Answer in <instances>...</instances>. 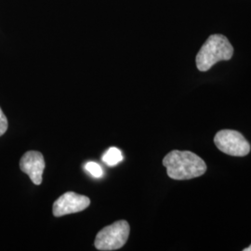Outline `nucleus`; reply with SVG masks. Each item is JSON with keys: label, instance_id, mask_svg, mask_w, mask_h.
I'll list each match as a JSON object with an SVG mask.
<instances>
[{"label": "nucleus", "instance_id": "39448f33", "mask_svg": "<svg viewBox=\"0 0 251 251\" xmlns=\"http://www.w3.org/2000/svg\"><path fill=\"white\" fill-rule=\"evenodd\" d=\"M90 204V198L74 192H67L54 202L53 215L55 217H62L77 213L86 209Z\"/></svg>", "mask_w": 251, "mask_h": 251}, {"label": "nucleus", "instance_id": "9d476101", "mask_svg": "<svg viewBox=\"0 0 251 251\" xmlns=\"http://www.w3.org/2000/svg\"><path fill=\"white\" fill-rule=\"evenodd\" d=\"M244 251H251V245L249 247V248H247V249H245Z\"/></svg>", "mask_w": 251, "mask_h": 251}, {"label": "nucleus", "instance_id": "423d86ee", "mask_svg": "<svg viewBox=\"0 0 251 251\" xmlns=\"http://www.w3.org/2000/svg\"><path fill=\"white\" fill-rule=\"evenodd\" d=\"M21 171L30 177L32 182L36 185L42 183V175L45 170V160L41 152L37 151L26 152L20 161Z\"/></svg>", "mask_w": 251, "mask_h": 251}, {"label": "nucleus", "instance_id": "0eeeda50", "mask_svg": "<svg viewBox=\"0 0 251 251\" xmlns=\"http://www.w3.org/2000/svg\"><path fill=\"white\" fill-rule=\"evenodd\" d=\"M123 160V154L119 149L116 147L109 148L106 152L102 155V161L108 166H116Z\"/></svg>", "mask_w": 251, "mask_h": 251}, {"label": "nucleus", "instance_id": "f03ea898", "mask_svg": "<svg viewBox=\"0 0 251 251\" xmlns=\"http://www.w3.org/2000/svg\"><path fill=\"white\" fill-rule=\"evenodd\" d=\"M233 55V46L226 36L212 35L198 51L196 59L197 67L200 72H206L216 63L231 60Z\"/></svg>", "mask_w": 251, "mask_h": 251}, {"label": "nucleus", "instance_id": "1a4fd4ad", "mask_svg": "<svg viewBox=\"0 0 251 251\" xmlns=\"http://www.w3.org/2000/svg\"><path fill=\"white\" fill-rule=\"evenodd\" d=\"M8 129V119L0 108V136L4 134Z\"/></svg>", "mask_w": 251, "mask_h": 251}, {"label": "nucleus", "instance_id": "6e6552de", "mask_svg": "<svg viewBox=\"0 0 251 251\" xmlns=\"http://www.w3.org/2000/svg\"><path fill=\"white\" fill-rule=\"evenodd\" d=\"M85 170L88 171L92 177L97 178V179L102 177V174H103L101 167L96 162H88L85 165Z\"/></svg>", "mask_w": 251, "mask_h": 251}, {"label": "nucleus", "instance_id": "20e7f679", "mask_svg": "<svg viewBox=\"0 0 251 251\" xmlns=\"http://www.w3.org/2000/svg\"><path fill=\"white\" fill-rule=\"evenodd\" d=\"M217 148L232 156H246L251 152V144L239 131L224 129L217 132L214 137Z\"/></svg>", "mask_w": 251, "mask_h": 251}, {"label": "nucleus", "instance_id": "7ed1b4c3", "mask_svg": "<svg viewBox=\"0 0 251 251\" xmlns=\"http://www.w3.org/2000/svg\"><path fill=\"white\" fill-rule=\"evenodd\" d=\"M129 225L126 221H118L108 225L97 233L95 248L98 251H117L125 245L129 235Z\"/></svg>", "mask_w": 251, "mask_h": 251}, {"label": "nucleus", "instance_id": "f257e3e1", "mask_svg": "<svg viewBox=\"0 0 251 251\" xmlns=\"http://www.w3.org/2000/svg\"><path fill=\"white\" fill-rule=\"evenodd\" d=\"M163 166L167 169L168 176L177 180L198 178L207 169L205 161L195 152L179 150L169 152L163 159Z\"/></svg>", "mask_w": 251, "mask_h": 251}]
</instances>
